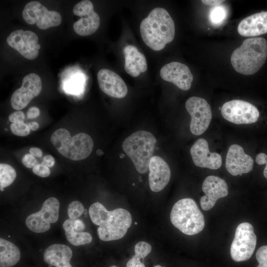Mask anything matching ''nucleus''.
Returning <instances> with one entry per match:
<instances>
[{"instance_id": "nucleus-1", "label": "nucleus", "mask_w": 267, "mask_h": 267, "mask_svg": "<svg viewBox=\"0 0 267 267\" xmlns=\"http://www.w3.org/2000/svg\"><path fill=\"white\" fill-rule=\"evenodd\" d=\"M89 214L92 222L99 226L97 234L99 239L104 241L123 238L132 222L131 215L127 210L117 208L108 211L97 202L90 205Z\"/></svg>"}, {"instance_id": "nucleus-2", "label": "nucleus", "mask_w": 267, "mask_h": 267, "mask_svg": "<svg viewBox=\"0 0 267 267\" xmlns=\"http://www.w3.org/2000/svg\"><path fill=\"white\" fill-rule=\"evenodd\" d=\"M140 32L144 43L152 49L159 51L174 40L175 23L166 9L156 7L141 22Z\"/></svg>"}, {"instance_id": "nucleus-3", "label": "nucleus", "mask_w": 267, "mask_h": 267, "mask_svg": "<svg viewBox=\"0 0 267 267\" xmlns=\"http://www.w3.org/2000/svg\"><path fill=\"white\" fill-rule=\"evenodd\" d=\"M267 58V41L263 38H250L232 52L230 62L235 70L241 74L251 75L257 72Z\"/></svg>"}, {"instance_id": "nucleus-4", "label": "nucleus", "mask_w": 267, "mask_h": 267, "mask_svg": "<svg viewBox=\"0 0 267 267\" xmlns=\"http://www.w3.org/2000/svg\"><path fill=\"white\" fill-rule=\"evenodd\" d=\"M157 143L151 133L140 130L133 133L123 142L122 147L131 159L136 170L141 174L149 170V164Z\"/></svg>"}, {"instance_id": "nucleus-5", "label": "nucleus", "mask_w": 267, "mask_h": 267, "mask_svg": "<svg viewBox=\"0 0 267 267\" xmlns=\"http://www.w3.org/2000/svg\"><path fill=\"white\" fill-rule=\"evenodd\" d=\"M50 140L59 153L74 161L87 158L93 147V140L87 134L80 133L71 136L69 132L64 128L56 130Z\"/></svg>"}, {"instance_id": "nucleus-6", "label": "nucleus", "mask_w": 267, "mask_h": 267, "mask_svg": "<svg viewBox=\"0 0 267 267\" xmlns=\"http://www.w3.org/2000/svg\"><path fill=\"white\" fill-rule=\"evenodd\" d=\"M170 220L174 226L188 235L199 233L205 226L203 214L195 201L189 198L180 199L174 205Z\"/></svg>"}, {"instance_id": "nucleus-7", "label": "nucleus", "mask_w": 267, "mask_h": 267, "mask_svg": "<svg viewBox=\"0 0 267 267\" xmlns=\"http://www.w3.org/2000/svg\"><path fill=\"white\" fill-rule=\"evenodd\" d=\"M257 244V237L253 225L247 222L239 224L236 228L230 246V255L235 262L249 260L252 256Z\"/></svg>"}, {"instance_id": "nucleus-8", "label": "nucleus", "mask_w": 267, "mask_h": 267, "mask_svg": "<svg viewBox=\"0 0 267 267\" xmlns=\"http://www.w3.org/2000/svg\"><path fill=\"white\" fill-rule=\"evenodd\" d=\"M60 204L55 197L47 198L41 210L29 215L26 219L27 227L36 233H42L49 229L50 223L56 222L59 218Z\"/></svg>"}, {"instance_id": "nucleus-9", "label": "nucleus", "mask_w": 267, "mask_h": 267, "mask_svg": "<svg viewBox=\"0 0 267 267\" xmlns=\"http://www.w3.org/2000/svg\"><path fill=\"white\" fill-rule=\"evenodd\" d=\"M185 108L191 117V133L196 135L202 134L208 129L212 119L210 105L204 98L192 96L186 101Z\"/></svg>"}, {"instance_id": "nucleus-10", "label": "nucleus", "mask_w": 267, "mask_h": 267, "mask_svg": "<svg viewBox=\"0 0 267 267\" xmlns=\"http://www.w3.org/2000/svg\"><path fill=\"white\" fill-rule=\"evenodd\" d=\"M22 17L29 24H36L40 29L45 30L60 24L62 18L59 13L49 11L40 2L36 1L27 3L22 11Z\"/></svg>"}, {"instance_id": "nucleus-11", "label": "nucleus", "mask_w": 267, "mask_h": 267, "mask_svg": "<svg viewBox=\"0 0 267 267\" xmlns=\"http://www.w3.org/2000/svg\"><path fill=\"white\" fill-rule=\"evenodd\" d=\"M221 114L225 120L237 125L254 123L260 115L254 105L238 99L225 102L221 108Z\"/></svg>"}, {"instance_id": "nucleus-12", "label": "nucleus", "mask_w": 267, "mask_h": 267, "mask_svg": "<svg viewBox=\"0 0 267 267\" xmlns=\"http://www.w3.org/2000/svg\"><path fill=\"white\" fill-rule=\"evenodd\" d=\"M73 12L80 19L73 24L76 34L87 36L93 34L100 25V18L94 11L92 3L89 0H82L73 7Z\"/></svg>"}, {"instance_id": "nucleus-13", "label": "nucleus", "mask_w": 267, "mask_h": 267, "mask_svg": "<svg viewBox=\"0 0 267 267\" xmlns=\"http://www.w3.org/2000/svg\"><path fill=\"white\" fill-rule=\"evenodd\" d=\"M34 32L20 29L11 32L6 38L8 45L18 51L24 57L33 60L39 55L41 45Z\"/></svg>"}, {"instance_id": "nucleus-14", "label": "nucleus", "mask_w": 267, "mask_h": 267, "mask_svg": "<svg viewBox=\"0 0 267 267\" xmlns=\"http://www.w3.org/2000/svg\"><path fill=\"white\" fill-rule=\"evenodd\" d=\"M42 89L40 76L35 73L28 74L23 79L21 87L11 96L10 103L12 107L17 111L24 108L40 93Z\"/></svg>"}, {"instance_id": "nucleus-15", "label": "nucleus", "mask_w": 267, "mask_h": 267, "mask_svg": "<svg viewBox=\"0 0 267 267\" xmlns=\"http://www.w3.org/2000/svg\"><path fill=\"white\" fill-rule=\"evenodd\" d=\"M202 189L205 195L201 197L200 203L203 210L211 209L220 198L228 194V186L225 181L214 176L207 177L203 182Z\"/></svg>"}, {"instance_id": "nucleus-16", "label": "nucleus", "mask_w": 267, "mask_h": 267, "mask_svg": "<svg viewBox=\"0 0 267 267\" xmlns=\"http://www.w3.org/2000/svg\"><path fill=\"white\" fill-rule=\"evenodd\" d=\"M160 76L164 80L174 84L183 90L190 89L193 79L187 66L177 61L164 65L160 70Z\"/></svg>"}, {"instance_id": "nucleus-17", "label": "nucleus", "mask_w": 267, "mask_h": 267, "mask_svg": "<svg viewBox=\"0 0 267 267\" xmlns=\"http://www.w3.org/2000/svg\"><path fill=\"white\" fill-rule=\"evenodd\" d=\"M253 165V159L245 153L242 146L234 144L229 147L226 157L225 167L230 174L236 176L249 173Z\"/></svg>"}, {"instance_id": "nucleus-18", "label": "nucleus", "mask_w": 267, "mask_h": 267, "mask_svg": "<svg viewBox=\"0 0 267 267\" xmlns=\"http://www.w3.org/2000/svg\"><path fill=\"white\" fill-rule=\"evenodd\" d=\"M190 153L194 164L197 167L216 170L222 165L221 156L216 152H211L208 143L204 138H200L194 143Z\"/></svg>"}, {"instance_id": "nucleus-19", "label": "nucleus", "mask_w": 267, "mask_h": 267, "mask_svg": "<svg viewBox=\"0 0 267 267\" xmlns=\"http://www.w3.org/2000/svg\"><path fill=\"white\" fill-rule=\"evenodd\" d=\"M97 77L100 89L107 95L116 98L126 96L128 88L124 80L115 72L108 69H101Z\"/></svg>"}, {"instance_id": "nucleus-20", "label": "nucleus", "mask_w": 267, "mask_h": 267, "mask_svg": "<svg viewBox=\"0 0 267 267\" xmlns=\"http://www.w3.org/2000/svg\"><path fill=\"white\" fill-rule=\"evenodd\" d=\"M148 181L150 189L155 192L162 190L169 183L171 170L167 163L161 157L153 156L149 164Z\"/></svg>"}, {"instance_id": "nucleus-21", "label": "nucleus", "mask_w": 267, "mask_h": 267, "mask_svg": "<svg viewBox=\"0 0 267 267\" xmlns=\"http://www.w3.org/2000/svg\"><path fill=\"white\" fill-rule=\"evenodd\" d=\"M237 31L244 37H255L267 33V11L255 13L239 23Z\"/></svg>"}, {"instance_id": "nucleus-22", "label": "nucleus", "mask_w": 267, "mask_h": 267, "mask_svg": "<svg viewBox=\"0 0 267 267\" xmlns=\"http://www.w3.org/2000/svg\"><path fill=\"white\" fill-rule=\"evenodd\" d=\"M125 56V69L132 77H136L147 69V63L144 54L132 45H128L123 48Z\"/></svg>"}, {"instance_id": "nucleus-23", "label": "nucleus", "mask_w": 267, "mask_h": 267, "mask_svg": "<svg viewBox=\"0 0 267 267\" xmlns=\"http://www.w3.org/2000/svg\"><path fill=\"white\" fill-rule=\"evenodd\" d=\"M73 255L71 249L67 245L54 244L48 246L44 254V261L55 267H72L70 263Z\"/></svg>"}, {"instance_id": "nucleus-24", "label": "nucleus", "mask_w": 267, "mask_h": 267, "mask_svg": "<svg viewBox=\"0 0 267 267\" xmlns=\"http://www.w3.org/2000/svg\"><path fill=\"white\" fill-rule=\"evenodd\" d=\"M19 249L14 244L2 238H0V267H10L20 260Z\"/></svg>"}, {"instance_id": "nucleus-25", "label": "nucleus", "mask_w": 267, "mask_h": 267, "mask_svg": "<svg viewBox=\"0 0 267 267\" xmlns=\"http://www.w3.org/2000/svg\"><path fill=\"white\" fill-rule=\"evenodd\" d=\"M62 227L67 240L74 246L89 244L92 241V237L89 232L75 231L73 227V221L70 219L64 222Z\"/></svg>"}, {"instance_id": "nucleus-26", "label": "nucleus", "mask_w": 267, "mask_h": 267, "mask_svg": "<svg viewBox=\"0 0 267 267\" xmlns=\"http://www.w3.org/2000/svg\"><path fill=\"white\" fill-rule=\"evenodd\" d=\"M150 244L145 241H139L134 246V255L127 262L126 267H145L140 259L142 260L151 251Z\"/></svg>"}, {"instance_id": "nucleus-27", "label": "nucleus", "mask_w": 267, "mask_h": 267, "mask_svg": "<svg viewBox=\"0 0 267 267\" xmlns=\"http://www.w3.org/2000/svg\"><path fill=\"white\" fill-rule=\"evenodd\" d=\"M15 169L10 165L1 163L0 164V190L11 184L16 177Z\"/></svg>"}, {"instance_id": "nucleus-28", "label": "nucleus", "mask_w": 267, "mask_h": 267, "mask_svg": "<svg viewBox=\"0 0 267 267\" xmlns=\"http://www.w3.org/2000/svg\"><path fill=\"white\" fill-rule=\"evenodd\" d=\"M226 11L222 5H219L213 8L210 12L209 19L211 22L215 25L221 24L225 19Z\"/></svg>"}, {"instance_id": "nucleus-29", "label": "nucleus", "mask_w": 267, "mask_h": 267, "mask_svg": "<svg viewBox=\"0 0 267 267\" xmlns=\"http://www.w3.org/2000/svg\"><path fill=\"white\" fill-rule=\"evenodd\" d=\"M84 211V206L80 201H72L68 207L67 213L69 219L73 221L78 219L83 214Z\"/></svg>"}, {"instance_id": "nucleus-30", "label": "nucleus", "mask_w": 267, "mask_h": 267, "mask_svg": "<svg viewBox=\"0 0 267 267\" xmlns=\"http://www.w3.org/2000/svg\"><path fill=\"white\" fill-rule=\"evenodd\" d=\"M10 128L13 134L17 136H25L30 133L31 130L28 125L24 122L12 123Z\"/></svg>"}, {"instance_id": "nucleus-31", "label": "nucleus", "mask_w": 267, "mask_h": 267, "mask_svg": "<svg viewBox=\"0 0 267 267\" xmlns=\"http://www.w3.org/2000/svg\"><path fill=\"white\" fill-rule=\"evenodd\" d=\"M256 257L259 263L257 267H267V245L262 246L258 249Z\"/></svg>"}, {"instance_id": "nucleus-32", "label": "nucleus", "mask_w": 267, "mask_h": 267, "mask_svg": "<svg viewBox=\"0 0 267 267\" xmlns=\"http://www.w3.org/2000/svg\"><path fill=\"white\" fill-rule=\"evenodd\" d=\"M34 174L42 178H46L49 176L50 170L49 168L43 164H36L32 169Z\"/></svg>"}, {"instance_id": "nucleus-33", "label": "nucleus", "mask_w": 267, "mask_h": 267, "mask_svg": "<svg viewBox=\"0 0 267 267\" xmlns=\"http://www.w3.org/2000/svg\"><path fill=\"white\" fill-rule=\"evenodd\" d=\"M24 166L28 168H33L37 163L35 157L30 153L26 154L22 159Z\"/></svg>"}, {"instance_id": "nucleus-34", "label": "nucleus", "mask_w": 267, "mask_h": 267, "mask_svg": "<svg viewBox=\"0 0 267 267\" xmlns=\"http://www.w3.org/2000/svg\"><path fill=\"white\" fill-rule=\"evenodd\" d=\"M25 119L24 113L20 110L14 112L9 115L8 119L12 123L23 122Z\"/></svg>"}, {"instance_id": "nucleus-35", "label": "nucleus", "mask_w": 267, "mask_h": 267, "mask_svg": "<svg viewBox=\"0 0 267 267\" xmlns=\"http://www.w3.org/2000/svg\"><path fill=\"white\" fill-rule=\"evenodd\" d=\"M256 162L259 165H266L264 170V176L267 179V155L264 153L258 154L256 157Z\"/></svg>"}, {"instance_id": "nucleus-36", "label": "nucleus", "mask_w": 267, "mask_h": 267, "mask_svg": "<svg viewBox=\"0 0 267 267\" xmlns=\"http://www.w3.org/2000/svg\"><path fill=\"white\" fill-rule=\"evenodd\" d=\"M40 111L37 107L32 106L30 107L27 113V116L28 119H34L39 116Z\"/></svg>"}, {"instance_id": "nucleus-37", "label": "nucleus", "mask_w": 267, "mask_h": 267, "mask_svg": "<svg viewBox=\"0 0 267 267\" xmlns=\"http://www.w3.org/2000/svg\"><path fill=\"white\" fill-rule=\"evenodd\" d=\"M73 227L75 231L80 232L85 229V224L81 220L77 219L73 221Z\"/></svg>"}, {"instance_id": "nucleus-38", "label": "nucleus", "mask_w": 267, "mask_h": 267, "mask_svg": "<svg viewBox=\"0 0 267 267\" xmlns=\"http://www.w3.org/2000/svg\"><path fill=\"white\" fill-rule=\"evenodd\" d=\"M42 164L48 168H51L55 164L54 158L50 155H46L44 157Z\"/></svg>"}, {"instance_id": "nucleus-39", "label": "nucleus", "mask_w": 267, "mask_h": 267, "mask_svg": "<svg viewBox=\"0 0 267 267\" xmlns=\"http://www.w3.org/2000/svg\"><path fill=\"white\" fill-rule=\"evenodd\" d=\"M202 2L207 5H210V6H219L220 5L222 2L224 1V0H201Z\"/></svg>"}, {"instance_id": "nucleus-40", "label": "nucleus", "mask_w": 267, "mask_h": 267, "mask_svg": "<svg viewBox=\"0 0 267 267\" xmlns=\"http://www.w3.org/2000/svg\"><path fill=\"white\" fill-rule=\"evenodd\" d=\"M29 153L34 157L40 158L43 155V152L41 149L38 147H31L29 149Z\"/></svg>"}, {"instance_id": "nucleus-41", "label": "nucleus", "mask_w": 267, "mask_h": 267, "mask_svg": "<svg viewBox=\"0 0 267 267\" xmlns=\"http://www.w3.org/2000/svg\"><path fill=\"white\" fill-rule=\"evenodd\" d=\"M28 126L30 130L35 131L37 130L39 128V125L38 123L36 122H31L28 124Z\"/></svg>"}, {"instance_id": "nucleus-42", "label": "nucleus", "mask_w": 267, "mask_h": 267, "mask_svg": "<svg viewBox=\"0 0 267 267\" xmlns=\"http://www.w3.org/2000/svg\"><path fill=\"white\" fill-rule=\"evenodd\" d=\"M96 154L98 156H101L104 154L103 151L100 149H98L96 150Z\"/></svg>"}, {"instance_id": "nucleus-43", "label": "nucleus", "mask_w": 267, "mask_h": 267, "mask_svg": "<svg viewBox=\"0 0 267 267\" xmlns=\"http://www.w3.org/2000/svg\"><path fill=\"white\" fill-rule=\"evenodd\" d=\"M153 267H162L161 265H156V266H154Z\"/></svg>"}, {"instance_id": "nucleus-44", "label": "nucleus", "mask_w": 267, "mask_h": 267, "mask_svg": "<svg viewBox=\"0 0 267 267\" xmlns=\"http://www.w3.org/2000/svg\"><path fill=\"white\" fill-rule=\"evenodd\" d=\"M110 267H117L116 266L113 265V266H111Z\"/></svg>"}, {"instance_id": "nucleus-45", "label": "nucleus", "mask_w": 267, "mask_h": 267, "mask_svg": "<svg viewBox=\"0 0 267 267\" xmlns=\"http://www.w3.org/2000/svg\"><path fill=\"white\" fill-rule=\"evenodd\" d=\"M5 131H7V129H5Z\"/></svg>"}]
</instances>
